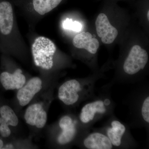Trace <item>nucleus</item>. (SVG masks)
<instances>
[{
    "label": "nucleus",
    "mask_w": 149,
    "mask_h": 149,
    "mask_svg": "<svg viewBox=\"0 0 149 149\" xmlns=\"http://www.w3.org/2000/svg\"><path fill=\"white\" fill-rule=\"evenodd\" d=\"M59 126L61 132L58 136V143L61 145L69 143L74 139L77 132L74 121L69 116H65L60 120Z\"/></svg>",
    "instance_id": "nucleus-9"
},
{
    "label": "nucleus",
    "mask_w": 149,
    "mask_h": 149,
    "mask_svg": "<svg viewBox=\"0 0 149 149\" xmlns=\"http://www.w3.org/2000/svg\"><path fill=\"white\" fill-rule=\"evenodd\" d=\"M11 130L8 125L5 123L1 122L0 124V135L3 138H8L10 136Z\"/></svg>",
    "instance_id": "nucleus-17"
},
{
    "label": "nucleus",
    "mask_w": 149,
    "mask_h": 149,
    "mask_svg": "<svg viewBox=\"0 0 149 149\" xmlns=\"http://www.w3.org/2000/svg\"><path fill=\"white\" fill-rule=\"evenodd\" d=\"M85 148L89 149H111L113 146L107 135L99 132H94L88 135L84 140Z\"/></svg>",
    "instance_id": "nucleus-12"
},
{
    "label": "nucleus",
    "mask_w": 149,
    "mask_h": 149,
    "mask_svg": "<svg viewBox=\"0 0 149 149\" xmlns=\"http://www.w3.org/2000/svg\"><path fill=\"white\" fill-rule=\"evenodd\" d=\"M13 25V14L10 3L3 1L0 3V30L5 35L10 34Z\"/></svg>",
    "instance_id": "nucleus-10"
},
{
    "label": "nucleus",
    "mask_w": 149,
    "mask_h": 149,
    "mask_svg": "<svg viewBox=\"0 0 149 149\" xmlns=\"http://www.w3.org/2000/svg\"><path fill=\"white\" fill-rule=\"evenodd\" d=\"M126 131L125 125L120 121L113 120L111 123L110 127L107 130V136L111 142L113 146H120L122 139Z\"/></svg>",
    "instance_id": "nucleus-13"
},
{
    "label": "nucleus",
    "mask_w": 149,
    "mask_h": 149,
    "mask_svg": "<svg viewBox=\"0 0 149 149\" xmlns=\"http://www.w3.org/2000/svg\"><path fill=\"white\" fill-rule=\"evenodd\" d=\"M148 60L146 51L140 46H133L123 64L124 72L130 75L136 74L145 68Z\"/></svg>",
    "instance_id": "nucleus-2"
},
{
    "label": "nucleus",
    "mask_w": 149,
    "mask_h": 149,
    "mask_svg": "<svg viewBox=\"0 0 149 149\" xmlns=\"http://www.w3.org/2000/svg\"><path fill=\"white\" fill-rule=\"evenodd\" d=\"M4 146L3 142L2 140L0 139V149H2Z\"/></svg>",
    "instance_id": "nucleus-18"
},
{
    "label": "nucleus",
    "mask_w": 149,
    "mask_h": 149,
    "mask_svg": "<svg viewBox=\"0 0 149 149\" xmlns=\"http://www.w3.org/2000/svg\"><path fill=\"white\" fill-rule=\"evenodd\" d=\"M0 116L1 122L8 126L15 127L18 125V118L13 110L8 106L3 105L0 107Z\"/></svg>",
    "instance_id": "nucleus-14"
},
{
    "label": "nucleus",
    "mask_w": 149,
    "mask_h": 149,
    "mask_svg": "<svg viewBox=\"0 0 149 149\" xmlns=\"http://www.w3.org/2000/svg\"><path fill=\"white\" fill-rule=\"evenodd\" d=\"M42 83L39 77H33L19 90L17 97L20 106L24 107L29 103L35 95L41 91Z\"/></svg>",
    "instance_id": "nucleus-5"
},
{
    "label": "nucleus",
    "mask_w": 149,
    "mask_h": 149,
    "mask_svg": "<svg viewBox=\"0 0 149 149\" xmlns=\"http://www.w3.org/2000/svg\"><path fill=\"white\" fill-rule=\"evenodd\" d=\"M72 44L78 49H85L92 54H95L100 46L98 40L93 38L91 33L83 32L74 37Z\"/></svg>",
    "instance_id": "nucleus-11"
},
{
    "label": "nucleus",
    "mask_w": 149,
    "mask_h": 149,
    "mask_svg": "<svg viewBox=\"0 0 149 149\" xmlns=\"http://www.w3.org/2000/svg\"><path fill=\"white\" fill-rule=\"evenodd\" d=\"M24 118L29 125L42 128L46 125L47 116L42 106L40 104L35 103L27 107L24 113Z\"/></svg>",
    "instance_id": "nucleus-6"
},
{
    "label": "nucleus",
    "mask_w": 149,
    "mask_h": 149,
    "mask_svg": "<svg viewBox=\"0 0 149 149\" xmlns=\"http://www.w3.org/2000/svg\"><path fill=\"white\" fill-rule=\"evenodd\" d=\"M64 29L71 30L76 32H79L82 30V25L79 22L73 21L72 19L66 18L63 23Z\"/></svg>",
    "instance_id": "nucleus-15"
},
{
    "label": "nucleus",
    "mask_w": 149,
    "mask_h": 149,
    "mask_svg": "<svg viewBox=\"0 0 149 149\" xmlns=\"http://www.w3.org/2000/svg\"><path fill=\"white\" fill-rule=\"evenodd\" d=\"M98 36L104 44H111L114 42L118 35L117 29L110 23L107 17L104 13L99 15L95 22Z\"/></svg>",
    "instance_id": "nucleus-4"
},
{
    "label": "nucleus",
    "mask_w": 149,
    "mask_h": 149,
    "mask_svg": "<svg viewBox=\"0 0 149 149\" xmlns=\"http://www.w3.org/2000/svg\"><path fill=\"white\" fill-rule=\"evenodd\" d=\"M141 114L143 120L149 123V97L148 96L144 100L141 108Z\"/></svg>",
    "instance_id": "nucleus-16"
},
{
    "label": "nucleus",
    "mask_w": 149,
    "mask_h": 149,
    "mask_svg": "<svg viewBox=\"0 0 149 149\" xmlns=\"http://www.w3.org/2000/svg\"><path fill=\"white\" fill-rule=\"evenodd\" d=\"M147 17H148V19L149 20V11H148V14H147Z\"/></svg>",
    "instance_id": "nucleus-19"
},
{
    "label": "nucleus",
    "mask_w": 149,
    "mask_h": 149,
    "mask_svg": "<svg viewBox=\"0 0 149 149\" xmlns=\"http://www.w3.org/2000/svg\"><path fill=\"white\" fill-rule=\"evenodd\" d=\"M107 110L105 103L102 100L88 103L81 109L80 119L83 124H88L95 119L98 114H103Z\"/></svg>",
    "instance_id": "nucleus-7"
},
{
    "label": "nucleus",
    "mask_w": 149,
    "mask_h": 149,
    "mask_svg": "<svg viewBox=\"0 0 149 149\" xmlns=\"http://www.w3.org/2000/svg\"><path fill=\"white\" fill-rule=\"evenodd\" d=\"M0 82L6 91L19 90L26 83V78L22 74L21 69H17L14 73L2 72L0 74Z\"/></svg>",
    "instance_id": "nucleus-8"
},
{
    "label": "nucleus",
    "mask_w": 149,
    "mask_h": 149,
    "mask_svg": "<svg viewBox=\"0 0 149 149\" xmlns=\"http://www.w3.org/2000/svg\"><path fill=\"white\" fill-rule=\"evenodd\" d=\"M83 89V85L77 80L74 79L68 80L59 88L58 98L66 105L74 104L80 99Z\"/></svg>",
    "instance_id": "nucleus-3"
},
{
    "label": "nucleus",
    "mask_w": 149,
    "mask_h": 149,
    "mask_svg": "<svg viewBox=\"0 0 149 149\" xmlns=\"http://www.w3.org/2000/svg\"><path fill=\"white\" fill-rule=\"evenodd\" d=\"M1 116H0V124H1Z\"/></svg>",
    "instance_id": "nucleus-20"
},
{
    "label": "nucleus",
    "mask_w": 149,
    "mask_h": 149,
    "mask_svg": "<svg viewBox=\"0 0 149 149\" xmlns=\"http://www.w3.org/2000/svg\"><path fill=\"white\" fill-rule=\"evenodd\" d=\"M56 48L53 42L45 37H37L32 45V52L35 65L49 70L54 65V56Z\"/></svg>",
    "instance_id": "nucleus-1"
}]
</instances>
